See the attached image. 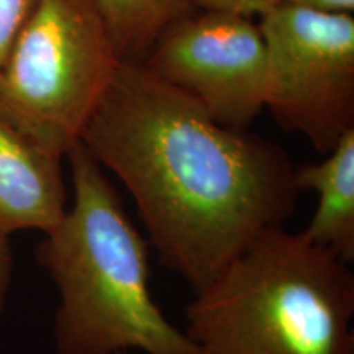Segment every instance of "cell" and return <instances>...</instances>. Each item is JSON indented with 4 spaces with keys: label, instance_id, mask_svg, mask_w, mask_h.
Wrapping results in <instances>:
<instances>
[{
    "label": "cell",
    "instance_id": "8992f818",
    "mask_svg": "<svg viewBox=\"0 0 354 354\" xmlns=\"http://www.w3.org/2000/svg\"><path fill=\"white\" fill-rule=\"evenodd\" d=\"M143 63L223 127L245 130L266 107L268 50L250 17L190 12L159 37Z\"/></svg>",
    "mask_w": 354,
    "mask_h": 354
},
{
    "label": "cell",
    "instance_id": "7c38bea8",
    "mask_svg": "<svg viewBox=\"0 0 354 354\" xmlns=\"http://www.w3.org/2000/svg\"><path fill=\"white\" fill-rule=\"evenodd\" d=\"M13 277V251L10 236L0 232V315L7 305Z\"/></svg>",
    "mask_w": 354,
    "mask_h": 354
},
{
    "label": "cell",
    "instance_id": "6da1fadb",
    "mask_svg": "<svg viewBox=\"0 0 354 354\" xmlns=\"http://www.w3.org/2000/svg\"><path fill=\"white\" fill-rule=\"evenodd\" d=\"M81 141L130 192L159 263L192 292L297 207L281 146L220 125L145 63L122 61Z\"/></svg>",
    "mask_w": 354,
    "mask_h": 354
},
{
    "label": "cell",
    "instance_id": "52a82bcc",
    "mask_svg": "<svg viewBox=\"0 0 354 354\" xmlns=\"http://www.w3.org/2000/svg\"><path fill=\"white\" fill-rule=\"evenodd\" d=\"M61 162L0 110V232L46 233L59 223L68 209Z\"/></svg>",
    "mask_w": 354,
    "mask_h": 354
},
{
    "label": "cell",
    "instance_id": "4fadbf2b",
    "mask_svg": "<svg viewBox=\"0 0 354 354\" xmlns=\"http://www.w3.org/2000/svg\"><path fill=\"white\" fill-rule=\"evenodd\" d=\"M282 3L328 13H353L354 0H282Z\"/></svg>",
    "mask_w": 354,
    "mask_h": 354
},
{
    "label": "cell",
    "instance_id": "8fae6325",
    "mask_svg": "<svg viewBox=\"0 0 354 354\" xmlns=\"http://www.w3.org/2000/svg\"><path fill=\"white\" fill-rule=\"evenodd\" d=\"M281 3L282 0H192L196 10L234 13V15L250 17V19L256 15H268Z\"/></svg>",
    "mask_w": 354,
    "mask_h": 354
},
{
    "label": "cell",
    "instance_id": "3957f363",
    "mask_svg": "<svg viewBox=\"0 0 354 354\" xmlns=\"http://www.w3.org/2000/svg\"><path fill=\"white\" fill-rule=\"evenodd\" d=\"M354 274L302 232L269 230L185 307L194 354H354Z\"/></svg>",
    "mask_w": 354,
    "mask_h": 354
},
{
    "label": "cell",
    "instance_id": "9c48e42d",
    "mask_svg": "<svg viewBox=\"0 0 354 354\" xmlns=\"http://www.w3.org/2000/svg\"><path fill=\"white\" fill-rule=\"evenodd\" d=\"M122 61L143 63L162 33L196 8L192 0H95Z\"/></svg>",
    "mask_w": 354,
    "mask_h": 354
},
{
    "label": "cell",
    "instance_id": "5bb4252c",
    "mask_svg": "<svg viewBox=\"0 0 354 354\" xmlns=\"http://www.w3.org/2000/svg\"><path fill=\"white\" fill-rule=\"evenodd\" d=\"M120 354H130V353H120Z\"/></svg>",
    "mask_w": 354,
    "mask_h": 354
},
{
    "label": "cell",
    "instance_id": "5b68a950",
    "mask_svg": "<svg viewBox=\"0 0 354 354\" xmlns=\"http://www.w3.org/2000/svg\"><path fill=\"white\" fill-rule=\"evenodd\" d=\"M268 50L266 107L322 156L354 128V17L281 6L261 17Z\"/></svg>",
    "mask_w": 354,
    "mask_h": 354
},
{
    "label": "cell",
    "instance_id": "277c9868",
    "mask_svg": "<svg viewBox=\"0 0 354 354\" xmlns=\"http://www.w3.org/2000/svg\"><path fill=\"white\" fill-rule=\"evenodd\" d=\"M120 64L95 0H37L0 71V110L64 159Z\"/></svg>",
    "mask_w": 354,
    "mask_h": 354
},
{
    "label": "cell",
    "instance_id": "30bf717a",
    "mask_svg": "<svg viewBox=\"0 0 354 354\" xmlns=\"http://www.w3.org/2000/svg\"><path fill=\"white\" fill-rule=\"evenodd\" d=\"M37 0H0V71Z\"/></svg>",
    "mask_w": 354,
    "mask_h": 354
},
{
    "label": "cell",
    "instance_id": "ba28073f",
    "mask_svg": "<svg viewBox=\"0 0 354 354\" xmlns=\"http://www.w3.org/2000/svg\"><path fill=\"white\" fill-rule=\"evenodd\" d=\"M299 192L317 194V209L302 233L346 264L354 263V128L320 162L295 167Z\"/></svg>",
    "mask_w": 354,
    "mask_h": 354
},
{
    "label": "cell",
    "instance_id": "7a4b0ae2",
    "mask_svg": "<svg viewBox=\"0 0 354 354\" xmlns=\"http://www.w3.org/2000/svg\"><path fill=\"white\" fill-rule=\"evenodd\" d=\"M73 205L43 233L37 261L59 295L57 354H194L184 330L151 295L149 246L127 215L120 194L77 141L66 154Z\"/></svg>",
    "mask_w": 354,
    "mask_h": 354
}]
</instances>
